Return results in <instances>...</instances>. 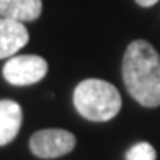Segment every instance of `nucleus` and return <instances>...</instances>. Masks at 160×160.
Returning <instances> with one entry per match:
<instances>
[{"instance_id": "nucleus-2", "label": "nucleus", "mask_w": 160, "mask_h": 160, "mask_svg": "<svg viewBox=\"0 0 160 160\" xmlns=\"http://www.w3.org/2000/svg\"><path fill=\"white\" fill-rule=\"evenodd\" d=\"M118 88L100 78L82 80L74 90V106L80 116L88 121L105 122L113 119L121 110Z\"/></svg>"}, {"instance_id": "nucleus-8", "label": "nucleus", "mask_w": 160, "mask_h": 160, "mask_svg": "<svg viewBox=\"0 0 160 160\" xmlns=\"http://www.w3.org/2000/svg\"><path fill=\"white\" fill-rule=\"evenodd\" d=\"M157 152L149 142H137L126 152V160H155Z\"/></svg>"}, {"instance_id": "nucleus-3", "label": "nucleus", "mask_w": 160, "mask_h": 160, "mask_svg": "<svg viewBox=\"0 0 160 160\" xmlns=\"http://www.w3.org/2000/svg\"><path fill=\"white\" fill-rule=\"evenodd\" d=\"M48 74V62L41 56H12L3 65V78L12 85H33Z\"/></svg>"}, {"instance_id": "nucleus-1", "label": "nucleus", "mask_w": 160, "mask_h": 160, "mask_svg": "<svg viewBox=\"0 0 160 160\" xmlns=\"http://www.w3.org/2000/svg\"><path fill=\"white\" fill-rule=\"evenodd\" d=\"M122 80L139 105L160 106V54L150 42L136 39L128 46L122 57Z\"/></svg>"}, {"instance_id": "nucleus-5", "label": "nucleus", "mask_w": 160, "mask_h": 160, "mask_svg": "<svg viewBox=\"0 0 160 160\" xmlns=\"http://www.w3.org/2000/svg\"><path fill=\"white\" fill-rule=\"evenodd\" d=\"M28 41L30 34L23 21L0 17V59L17 54L28 44Z\"/></svg>"}, {"instance_id": "nucleus-4", "label": "nucleus", "mask_w": 160, "mask_h": 160, "mask_svg": "<svg viewBox=\"0 0 160 160\" xmlns=\"http://www.w3.org/2000/svg\"><path fill=\"white\" fill-rule=\"evenodd\" d=\"M75 136L65 129H41L30 139L31 152L39 158H57L75 149Z\"/></svg>"}, {"instance_id": "nucleus-6", "label": "nucleus", "mask_w": 160, "mask_h": 160, "mask_svg": "<svg viewBox=\"0 0 160 160\" xmlns=\"http://www.w3.org/2000/svg\"><path fill=\"white\" fill-rule=\"evenodd\" d=\"M21 122V106L13 100H0V147L10 144L18 136Z\"/></svg>"}, {"instance_id": "nucleus-7", "label": "nucleus", "mask_w": 160, "mask_h": 160, "mask_svg": "<svg viewBox=\"0 0 160 160\" xmlns=\"http://www.w3.org/2000/svg\"><path fill=\"white\" fill-rule=\"evenodd\" d=\"M42 12L41 0H0V17L18 21H34Z\"/></svg>"}, {"instance_id": "nucleus-9", "label": "nucleus", "mask_w": 160, "mask_h": 160, "mask_svg": "<svg viewBox=\"0 0 160 160\" xmlns=\"http://www.w3.org/2000/svg\"><path fill=\"white\" fill-rule=\"evenodd\" d=\"M137 3H139L141 7H152V5H155L158 0H136Z\"/></svg>"}]
</instances>
